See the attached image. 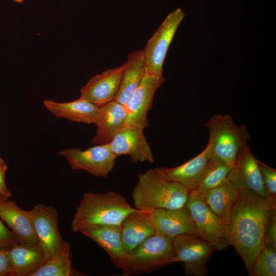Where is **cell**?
I'll return each instance as SVG.
<instances>
[{
	"label": "cell",
	"instance_id": "24",
	"mask_svg": "<svg viewBox=\"0 0 276 276\" xmlns=\"http://www.w3.org/2000/svg\"><path fill=\"white\" fill-rule=\"evenodd\" d=\"M203 194L207 205L221 220L223 227L227 225L238 200L239 189L227 180Z\"/></svg>",
	"mask_w": 276,
	"mask_h": 276
},
{
	"label": "cell",
	"instance_id": "21",
	"mask_svg": "<svg viewBox=\"0 0 276 276\" xmlns=\"http://www.w3.org/2000/svg\"><path fill=\"white\" fill-rule=\"evenodd\" d=\"M80 233L102 248L118 268H123L127 255L123 246L120 225L97 226Z\"/></svg>",
	"mask_w": 276,
	"mask_h": 276
},
{
	"label": "cell",
	"instance_id": "18",
	"mask_svg": "<svg viewBox=\"0 0 276 276\" xmlns=\"http://www.w3.org/2000/svg\"><path fill=\"white\" fill-rule=\"evenodd\" d=\"M9 276H30L50 258L38 244L15 243L6 247Z\"/></svg>",
	"mask_w": 276,
	"mask_h": 276
},
{
	"label": "cell",
	"instance_id": "13",
	"mask_svg": "<svg viewBox=\"0 0 276 276\" xmlns=\"http://www.w3.org/2000/svg\"><path fill=\"white\" fill-rule=\"evenodd\" d=\"M143 131L135 126L124 125L108 144L112 152L117 157L129 155L133 163H153V154Z\"/></svg>",
	"mask_w": 276,
	"mask_h": 276
},
{
	"label": "cell",
	"instance_id": "27",
	"mask_svg": "<svg viewBox=\"0 0 276 276\" xmlns=\"http://www.w3.org/2000/svg\"><path fill=\"white\" fill-rule=\"evenodd\" d=\"M250 275H276V250L264 245L252 265Z\"/></svg>",
	"mask_w": 276,
	"mask_h": 276
},
{
	"label": "cell",
	"instance_id": "29",
	"mask_svg": "<svg viewBox=\"0 0 276 276\" xmlns=\"http://www.w3.org/2000/svg\"><path fill=\"white\" fill-rule=\"evenodd\" d=\"M264 245L276 250V208L272 209L267 221Z\"/></svg>",
	"mask_w": 276,
	"mask_h": 276
},
{
	"label": "cell",
	"instance_id": "30",
	"mask_svg": "<svg viewBox=\"0 0 276 276\" xmlns=\"http://www.w3.org/2000/svg\"><path fill=\"white\" fill-rule=\"evenodd\" d=\"M6 199L0 196V200ZM17 243L10 229L6 227L0 219V247H6Z\"/></svg>",
	"mask_w": 276,
	"mask_h": 276
},
{
	"label": "cell",
	"instance_id": "32",
	"mask_svg": "<svg viewBox=\"0 0 276 276\" xmlns=\"http://www.w3.org/2000/svg\"><path fill=\"white\" fill-rule=\"evenodd\" d=\"M9 273L6 247H0V276H9Z\"/></svg>",
	"mask_w": 276,
	"mask_h": 276
},
{
	"label": "cell",
	"instance_id": "11",
	"mask_svg": "<svg viewBox=\"0 0 276 276\" xmlns=\"http://www.w3.org/2000/svg\"><path fill=\"white\" fill-rule=\"evenodd\" d=\"M39 245L50 259L64 243L58 228V212L53 205L37 204L29 211Z\"/></svg>",
	"mask_w": 276,
	"mask_h": 276
},
{
	"label": "cell",
	"instance_id": "25",
	"mask_svg": "<svg viewBox=\"0 0 276 276\" xmlns=\"http://www.w3.org/2000/svg\"><path fill=\"white\" fill-rule=\"evenodd\" d=\"M74 274L71 246L68 242L65 241L55 255L30 276H71Z\"/></svg>",
	"mask_w": 276,
	"mask_h": 276
},
{
	"label": "cell",
	"instance_id": "20",
	"mask_svg": "<svg viewBox=\"0 0 276 276\" xmlns=\"http://www.w3.org/2000/svg\"><path fill=\"white\" fill-rule=\"evenodd\" d=\"M149 213L137 209L121 223L123 246L127 255L147 238L157 234L149 219Z\"/></svg>",
	"mask_w": 276,
	"mask_h": 276
},
{
	"label": "cell",
	"instance_id": "5",
	"mask_svg": "<svg viewBox=\"0 0 276 276\" xmlns=\"http://www.w3.org/2000/svg\"><path fill=\"white\" fill-rule=\"evenodd\" d=\"M172 240L159 234L150 236L127 255L123 275L149 273L174 263Z\"/></svg>",
	"mask_w": 276,
	"mask_h": 276
},
{
	"label": "cell",
	"instance_id": "22",
	"mask_svg": "<svg viewBox=\"0 0 276 276\" xmlns=\"http://www.w3.org/2000/svg\"><path fill=\"white\" fill-rule=\"evenodd\" d=\"M43 103L47 109L56 117L85 124H95L99 109L94 104L80 98L68 102L45 100Z\"/></svg>",
	"mask_w": 276,
	"mask_h": 276
},
{
	"label": "cell",
	"instance_id": "23",
	"mask_svg": "<svg viewBox=\"0 0 276 276\" xmlns=\"http://www.w3.org/2000/svg\"><path fill=\"white\" fill-rule=\"evenodd\" d=\"M146 72L143 50L131 52L124 63L117 102L125 105L141 84Z\"/></svg>",
	"mask_w": 276,
	"mask_h": 276
},
{
	"label": "cell",
	"instance_id": "8",
	"mask_svg": "<svg viewBox=\"0 0 276 276\" xmlns=\"http://www.w3.org/2000/svg\"><path fill=\"white\" fill-rule=\"evenodd\" d=\"M185 206L191 215L197 236L213 244L216 250L224 249L227 244L223 238V223L208 206L203 194L195 190L190 191Z\"/></svg>",
	"mask_w": 276,
	"mask_h": 276
},
{
	"label": "cell",
	"instance_id": "10",
	"mask_svg": "<svg viewBox=\"0 0 276 276\" xmlns=\"http://www.w3.org/2000/svg\"><path fill=\"white\" fill-rule=\"evenodd\" d=\"M164 81L163 76L151 73L146 70L141 84L124 105L127 113L125 125L143 130L147 127L148 112L156 90Z\"/></svg>",
	"mask_w": 276,
	"mask_h": 276
},
{
	"label": "cell",
	"instance_id": "15",
	"mask_svg": "<svg viewBox=\"0 0 276 276\" xmlns=\"http://www.w3.org/2000/svg\"><path fill=\"white\" fill-rule=\"evenodd\" d=\"M157 234L171 240L183 234L197 235L191 215L185 205L175 209H158L149 214Z\"/></svg>",
	"mask_w": 276,
	"mask_h": 276
},
{
	"label": "cell",
	"instance_id": "17",
	"mask_svg": "<svg viewBox=\"0 0 276 276\" xmlns=\"http://www.w3.org/2000/svg\"><path fill=\"white\" fill-rule=\"evenodd\" d=\"M212 155L213 147L209 141L205 149L197 156L174 168H160L161 173L166 179L178 182L190 191L195 190Z\"/></svg>",
	"mask_w": 276,
	"mask_h": 276
},
{
	"label": "cell",
	"instance_id": "6",
	"mask_svg": "<svg viewBox=\"0 0 276 276\" xmlns=\"http://www.w3.org/2000/svg\"><path fill=\"white\" fill-rule=\"evenodd\" d=\"M175 262L183 264L186 275L204 276L206 264L216 248L215 245L196 235L183 234L172 240Z\"/></svg>",
	"mask_w": 276,
	"mask_h": 276
},
{
	"label": "cell",
	"instance_id": "28",
	"mask_svg": "<svg viewBox=\"0 0 276 276\" xmlns=\"http://www.w3.org/2000/svg\"><path fill=\"white\" fill-rule=\"evenodd\" d=\"M259 165L267 192V200L276 206V170L259 160Z\"/></svg>",
	"mask_w": 276,
	"mask_h": 276
},
{
	"label": "cell",
	"instance_id": "33",
	"mask_svg": "<svg viewBox=\"0 0 276 276\" xmlns=\"http://www.w3.org/2000/svg\"><path fill=\"white\" fill-rule=\"evenodd\" d=\"M14 1L17 3H21L24 1V0H14Z\"/></svg>",
	"mask_w": 276,
	"mask_h": 276
},
{
	"label": "cell",
	"instance_id": "12",
	"mask_svg": "<svg viewBox=\"0 0 276 276\" xmlns=\"http://www.w3.org/2000/svg\"><path fill=\"white\" fill-rule=\"evenodd\" d=\"M239 189L250 191L267 199V195L257 159L248 144L239 151L227 178Z\"/></svg>",
	"mask_w": 276,
	"mask_h": 276
},
{
	"label": "cell",
	"instance_id": "14",
	"mask_svg": "<svg viewBox=\"0 0 276 276\" xmlns=\"http://www.w3.org/2000/svg\"><path fill=\"white\" fill-rule=\"evenodd\" d=\"M124 63L92 77L80 90V98L98 107L114 100L118 93Z\"/></svg>",
	"mask_w": 276,
	"mask_h": 276
},
{
	"label": "cell",
	"instance_id": "19",
	"mask_svg": "<svg viewBox=\"0 0 276 276\" xmlns=\"http://www.w3.org/2000/svg\"><path fill=\"white\" fill-rule=\"evenodd\" d=\"M126 117L124 105L115 100L99 107L95 122L97 126L96 133L91 143L97 145L109 144L125 125Z\"/></svg>",
	"mask_w": 276,
	"mask_h": 276
},
{
	"label": "cell",
	"instance_id": "31",
	"mask_svg": "<svg viewBox=\"0 0 276 276\" xmlns=\"http://www.w3.org/2000/svg\"><path fill=\"white\" fill-rule=\"evenodd\" d=\"M7 168L6 163L0 157V196L6 199H8L12 195L5 182V175Z\"/></svg>",
	"mask_w": 276,
	"mask_h": 276
},
{
	"label": "cell",
	"instance_id": "3",
	"mask_svg": "<svg viewBox=\"0 0 276 276\" xmlns=\"http://www.w3.org/2000/svg\"><path fill=\"white\" fill-rule=\"evenodd\" d=\"M190 191L162 175L160 168L138 175L132 195L135 209L151 213L158 209H175L185 205Z\"/></svg>",
	"mask_w": 276,
	"mask_h": 276
},
{
	"label": "cell",
	"instance_id": "7",
	"mask_svg": "<svg viewBox=\"0 0 276 276\" xmlns=\"http://www.w3.org/2000/svg\"><path fill=\"white\" fill-rule=\"evenodd\" d=\"M185 14L178 9L168 14L143 50L148 72L163 76V64L169 48Z\"/></svg>",
	"mask_w": 276,
	"mask_h": 276
},
{
	"label": "cell",
	"instance_id": "26",
	"mask_svg": "<svg viewBox=\"0 0 276 276\" xmlns=\"http://www.w3.org/2000/svg\"><path fill=\"white\" fill-rule=\"evenodd\" d=\"M233 166L228 165L212 155L195 190L204 193L223 184L227 181L228 176Z\"/></svg>",
	"mask_w": 276,
	"mask_h": 276
},
{
	"label": "cell",
	"instance_id": "2",
	"mask_svg": "<svg viewBox=\"0 0 276 276\" xmlns=\"http://www.w3.org/2000/svg\"><path fill=\"white\" fill-rule=\"evenodd\" d=\"M136 210L116 192L85 193L72 220L71 229L80 233L97 226L120 225L128 214Z\"/></svg>",
	"mask_w": 276,
	"mask_h": 276
},
{
	"label": "cell",
	"instance_id": "1",
	"mask_svg": "<svg viewBox=\"0 0 276 276\" xmlns=\"http://www.w3.org/2000/svg\"><path fill=\"white\" fill-rule=\"evenodd\" d=\"M273 208L265 198L250 191L239 189L238 200L223 238L241 257L250 275L254 262L264 246L267 221Z\"/></svg>",
	"mask_w": 276,
	"mask_h": 276
},
{
	"label": "cell",
	"instance_id": "16",
	"mask_svg": "<svg viewBox=\"0 0 276 276\" xmlns=\"http://www.w3.org/2000/svg\"><path fill=\"white\" fill-rule=\"evenodd\" d=\"M0 219L7 224L18 243L39 244L29 211L22 210L14 201L0 200Z\"/></svg>",
	"mask_w": 276,
	"mask_h": 276
},
{
	"label": "cell",
	"instance_id": "4",
	"mask_svg": "<svg viewBox=\"0 0 276 276\" xmlns=\"http://www.w3.org/2000/svg\"><path fill=\"white\" fill-rule=\"evenodd\" d=\"M213 155L233 166L240 149L250 138L245 125H237L228 114H215L206 123Z\"/></svg>",
	"mask_w": 276,
	"mask_h": 276
},
{
	"label": "cell",
	"instance_id": "9",
	"mask_svg": "<svg viewBox=\"0 0 276 276\" xmlns=\"http://www.w3.org/2000/svg\"><path fill=\"white\" fill-rule=\"evenodd\" d=\"M58 154L64 157L71 169L82 170L96 177H106L112 170L117 157L108 144L97 145L81 150L79 149H64Z\"/></svg>",
	"mask_w": 276,
	"mask_h": 276
}]
</instances>
